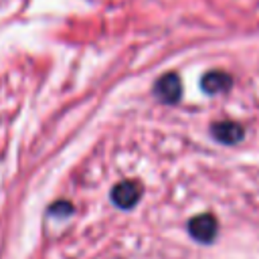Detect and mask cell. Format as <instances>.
<instances>
[{"mask_svg": "<svg viewBox=\"0 0 259 259\" xmlns=\"http://www.w3.org/2000/svg\"><path fill=\"white\" fill-rule=\"evenodd\" d=\"M188 235L196 241V243H202V245H210L214 243L217 235H219V221L214 214L210 212H202V214H194L188 225Z\"/></svg>", "mask_w": 259, "mask_h": 259, "instance_id": "6da1fadb", "label": "cell"}, {"mask_svg": "<svg viewBox=\"0 0 259 259\" xmlns=\"http://www.w3.org/2000/svg\"><path fill=\"white\" fill-rule=\"evenodd\" d=\"M142 192H144V188H142V184L138 180H121V182H117L111 188V194L109 196H111V202L117 208L130 210V208H134L140 202Z\"/></svg>", "mask_w": 259, "mask_h": 259, "instance_id": "7a4b0ae2", "label": "cell"}, {"mask_svg": "<svg viewBox=\"0 0 259 259\" xmlns=\"http://www.w3.org/2000/svg\"><path fill=\"white\" fill-rule=\"evenodd\" d=\"M154 95L158 101L162 103H176L182 95V83H180V77L176 73H166L162 75L156 85H154Z\"/></svg>", "mask_w": 259, "mask_h": 259, "instance_id": "3957f363", "label": "cell"}, {"mask_svg": "<svg viewBox=\"0 0 259 259\" xmlns=\"http://www.w3.org/2000/svg\"><path fill=\"white\" fill-rule=\"evenodd\" d=\"M210 134L217 142L221 144H227V146H235L239 144L243 138H245V130L241 123L237 121H231V119H225V121H214L210 125Z\"/></svg>", "mask_w": 259, "mask_h": 259, "instance_id": "277c9868", "label": "cell"}, {"mask_svg": "<svg viewBox=\"0 0 259 259\" xmlns=\"http://www.w3.org/2000/svg\"><path fill=\"white\" fill-rule=\"evenodd\" d=\"M200 87L204 93L208 95H217V93H227L233 87V77L225 71H208L202 75L200 79Z\"/></svg>", "mask_w": 259, "mask_h": 259, "instance_id": "5b68a950", "label": "cell"}, {"mask_svg": "<svg viewBox=\"0 0 259 259\" xmlns=\"http://www.w3.org/2000/svg\"><path fill=\"white\" fill-rule=\"evenodd\" d=\"M73 204L71 202H67V200H59V202H55V204H51L49 206V212L51 214H57V217H69V214H73Z\"/></svg>", "mask_w": 259, "mask_h": 259, "instance_id": "8992f818", "label": "cell"}]
</instances>
